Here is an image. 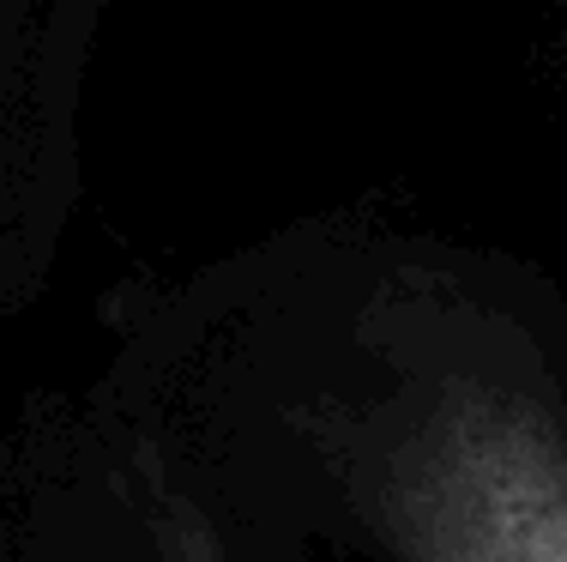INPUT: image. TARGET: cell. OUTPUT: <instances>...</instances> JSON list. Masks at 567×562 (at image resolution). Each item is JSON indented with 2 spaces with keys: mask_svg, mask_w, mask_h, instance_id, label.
I'll list each match as a JSON object with an SVG mask.
<instances>
[{
  "mask_svg": "<svg viewBox=\"0 0 567 562\" xmlns=\"http://www.w3.org/2000/svg\"><path fill=\"white\" fill-rule=\"evenodd\" d=\"M308 436L393 562H567V406L507 339L435 333Z\"/></svg>",
  "mask_w": 567,
  "mask_h": 562,
  "instance_id": "obj_1",
  "label": "cell"
},
{
  "mask_svg": "<svg viewBox=\"0 0 567 562\" xmlns=\"http://www.w3.org/2000/svg\"><path fill=\"white\" fill-rule=\"evenodd\" d=\"M145 520H152V539H157V562H229L224 544L206 532L199 508L187 497H175L169 484H152V497H145Z\"/></svg>",
  "mask_w": 567,
  "mask_h": 562,
  "instance_id": "obj_2",
  "label": "cell"
}]
</instances>
